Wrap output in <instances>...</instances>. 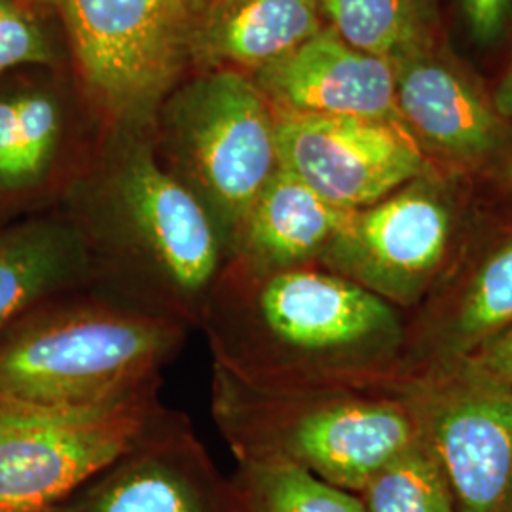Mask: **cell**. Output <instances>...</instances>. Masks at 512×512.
<instances>
[{
    "label": "cell",
    "instance_id": "cell-21",
    "mask_svg": "<svg viewBox=\"0 0 512 512\" xmlns=\"http://www.w3.org/2000/svg\"><path fill=\"white\" fill-rule=\"evenodd\" d=\"M18 192L46 183L55 171L61 145V118L54 101L40 93L16 97Z\"/></svg>",
    "mask_w": 512,
    "mask_h": 512
},
{
    "label": "cell",
    "instance_id": "cell-13",
    "mask_svg": "<svg viewBox=\"0 0 512 512\" xmlns=\"http://www.w3.org/2000/svg\"><path fill=\"white\" fill-rule=\"evenodd\" d=\"M351 213L279 165L251 205L228 260L262 274L317 266Z\"/></svg>",
    "mask_w": 512,
    "mask_h": 512
},
{
    "label": "cell",
    "instance_id": "cell-6",
    "mask_svg": "<svg viewBox=\"0 0 512 512\" xmlns=\"http://www.w3.org/2000/svg\"><path fill=\"white\" fill-rule=\"evenodd\" d=\"M160 384L84 406L0 397V512H50L162 416Z\"/></svg>",
    "mask_w": 512,
    "mask_h": 512
},
{
    "label": "cell",
    "instance_id": "cell-23",
    "mask_svg": "<svg viewBox=\"0 0 512 512\" xmlns=\"http://www.w3.org/2000/svg\"><path fill=\"white\" fill-rule=\"evenodd\" d=\"M467 359V378L512 389V325L476 344Z\"/></svg>",
    "mask_w": 512,
    "mask_h": 512
},
{
    "label": "cell",
    "instance_id": "cell-20",
    "mask_svg": "<svg viewBox=\"0 0 512 512\" xmlns=\"http://www.w3.org/2000/svg\"><path fill=\"white\" fill-rule=\"evenodd\" d=\"M512 325V241L490 256L461 300L454 336L461 349Z\"/></svg>",
    "mask_w": 512,
    "mask_h": 512
},
{
    "label": "cell",
    "instance_id": "cell-1",
    "mask_svg": "<svg viewBox=\"0 0 512 512\" xmlns=\"http://www.w3.org/2000/svg\"><path fill=\"white\" fill-rule=\"evenodd\" d=\"M135 133L78 188L69 217L92 258L93 287L200 329L228 251L198 196Z\"/></svg>",
    "mask_w": 512,
    "mask_h": 512
},
{
    "label": "cell",
    "instance_id": "cell-19",
    "mask_svg": "<svg viewBox=\"0 0 512 512\" xmlns=\"http://www.w3.org/2000/svg\"><path fill=\"white\" fill-rule=\"evenodd\" d=\"M361 494L366 512H456L444 475L420 440L372 476Z\"/></svg>",
    "mask_w": 512,
    "mask_h": 512
},
{
    "label": "cell",
    "instance_id": "cell-11",
    "mask_svg": "<svg viewBox=\"0 0 512 512\" xmlns=\"http://www.w3.org/2000/svg\"><path fill=\"white\" fill-rule=\"evenodd\" d=\"M425 444L456 512L512 511V389L465 380L429 412Z\"/></svg>",
    "mask_w": 512,
    "mask_h": 512
},
{
    "label": "cell",
    "instance_id": "cell-12",
    "mask_svg": "<svg viewBox=\"0 0 512 512\" xmlns=\"http://www.w3.org/2000/svg\"><path fill=\"white\" fill-rule=\"evenodd\" d=\"M255 84L277 109L403 126L393 63L353 48L330 27L260 69Z\"/></svg>",
    "mask_w": 512,
    "mask_h": 512
},
{
    "label": "cell",
    "instance_id": "cell-3",
    "mask_svg": "<svg viewBox=\"0 0 512 512\" xmlns=\"http://www.w3.org/2000/svg\"><path fill=\"white\" fill-rule=\"evenodd\" d=\"M188 330L97 287L61 294L0 332V397L57 406L124 397L162 382Z\"/></svg>",
    "mask_w": 512,
    "mask_h": 512
},
{
    "label": "cell",
    "instance_id": "cell-17",
    "mask_svg": "<svg viewBox=\"0 0 512 512\" xmlns=\"http://www.w3.org/2000/svg\"><path fill=\"white\" fill-rule=\"evenodd\" d=\"M321 14L353 48L389 59L427 48L429 0H319Z\"/></svg>",
    "mask_w": 512,
    "mask_h": 512
},
{
    "label": "cell",
    "instance_id": "cell-8",
    "mask_svg": "<svg viewBox=\"0 0 512 512\" xmlns=\"http://www.w3.org/2000/svg\"><path fill=\"white\" fill-rule=\"evenodd\" d=\"M272 109L279 165L336 207L365 209L425 173V160L403 126Z\"/></svg>",
    "mask_w": 512,
    "mask_h": 512
},
{
    "label": "cell",
    "instance_id": "cell-16",
    "mask_svg": "<svg viewBox=\"0 0 512 512\" xmlns=\"http://www.w3.org/2000/svg\"><path fill=\"white\" fill-rule=\"evenodd\" d=\"M323 29L319 0H209L194 59L258 73Z\"/></svg>",
    "mask_w": 512,
    "mask_h": 512
},
{
    "label": "cell",
    "instance_id": "cell-26",
    "mask_svg": "<svg viewBox=\"0 0 512 512\" xmlns=\"http://www.w3.org/2000/svg\"><path fill=\"white\" fill-rule=\"evenodd\" d=\"M495 109L503 116L512 118V65L495 95Z\"/></svg>",
    "mask_w": 512,
    "mask_h": 512
},
{
    "label": "cell",
    "instance_id": "cell-22",
    "mask_svg": "<svg viewBox=\"0 0 512 512\" xmlns=\"http://www.w3.org/2000/svg\"><path fill=\"white\" fill-rule=\"evenodd\" d=\"M54 55L35 19L12 0H0V73L19 65H46Z\"/></svg>",
    "mask_w": 512,
    "mask_h": 512
},
{
    "label": "cell",
    "instance_id": "cell-4",
    "mask_svg": "<svg viewBox=\"0 0 512 512\" xmlns=\"http://www.w3.org/2000/svg\"><path fill=\"white\" fill-rule=\"evenodd\" d=\"M211 414L239 461L289 459L348 492L416 442L399 404L245 384L213 365Z\"/></svg>",
    "mask_w": 512,
    "mask_h": 512
},
{
    "label": "cell",
    "instance_id": "cell-9",
    "mask_svg": "<svg viewBox=\"0 0 512 512\" xmlns=\"http://www.w3.org/2000/svg\"><path fill=\"white\" fill-rule=\"evenodd\" d=\"M50 512H249L183 414L165 408L139 440Z\"/></svg>",
    "mask_w": 512,
    "mask_h": 512
},
{
    "label": "cell",
    "instance_id": "cell-25",
    "mask_svg": "<svg viewBox=\"0 0 512 512\" xmlns=\"http://www.w3.org/2000/svg\"><path fill=\"white\" fill-rule=\"evenodd\" d=\"M512 0H463V8L478 40L497 37L511 12Z\"/></svg>",
    "mask_w": 512,
    "mask_h": 512
},
{
    "label": "cell",
    "instance_id": "cell-7",
    "mask_svg": "<svg viewBox=\"0 0 512 512\" xmlns=\"http://www.w3.org/2000/svg\"><path fill=\"white\" fill-rule=\"evenodd\" d=\"M165 165L203 203L230 258L251 205L279 167L270 101L238 71L200 78L169 114Z\"/></svg>",
    "mask_w": 512,
    "mask_h": 512
},
{
    "label": "cell",
    "instance_id": "cell-15",
    "mask_svg": "<svg viewBox=\"0 0 512 512\" xmlns=\"http://www.w3.org/2000/svg\"><path fill=\"white\" fill-rule=\"evenodd\" d=\"M93 287L92 258L71 217L0 226V332L40 304Z\"/></svg>",
    "mask_w": 512,
    "mask_h": 512
},
{
    "label": "cell",
    "instance_id": "cell-24",
    "mask_svg": "<svg viewBox=\"0 0 512 512\" xmlns=\"http://www.w3.org/2000/svg\"><path fill=\"white\" fill-rule=\"evenodd\" d=\"M16 99H0V194H16Z\"/></svg>",
    "mask_w": 512,
    "mask_h": 512
},
{
    "label": "cell",
    "instance_id": "cell-10",
    "mask_svg": "<svg viewBox=\"0 0 512 512\" xmlns=\"http://www.w3.org/2000/svg\"><path fill=\"white\" fill-rule=\"evenodd\" d=\"M448 238L446 203L431 188L416 184L353 211L317 266L348 277L389 304H410L437 272Z\"/></svg>",
    "mask_w": 512,
    "mask_h": 512
},
{
    "label": "cell",
    "instance_id": "cell-18",
    "mask_svg": "<svg viewBox=\"0 0 512 512\" xmlns=\"http://www.w3.org/2000/svg\"><path fill=\"white\" fill-rule=\"evenodd\" d=\"M236 486L249 512H366L363 499L289 459H245Z\"/></svg>",
    "mask_w": 512,
    "mask_h": 512
},
{
    "label": "cell",
    "instance_id": "cell-14",
    "mask_svg": "<svg viewBox=\"0 0 512 512\" xmlns=\"http://www.w3.org/2000/svg\"><path fill=\"white\" fill-rule=\"evenodd\" d=\"M403 122L431 147L461 160L482 158L499 139L494 109L463 74L427 48L393 61Z\"/></svg>",
    "mask_w": 512,
    "mask_h": 512
},
{
    "label": "cell",
    "instance_id": "cell-27",
    "mask_svg": "<svg viewBox=\"0 0 512 512\" xmlns=\"http://www.w3.org/2000/svg\"><path fill=\"white\" fill-rule=\"evenodd\" d=\"M505 179H507V183L512 188V156L511 160H509V164H507V169H505Z\"/></svg>",
    "mask_w": 512,
    "mask_h": 512
},
{
    "label": "cell",
    "instance_id": "cell-5",
    "mask_svg": "<svg viewBox=\"0 0 512 512\" xmlns=\"http://www.w3.org/2000/svg\"><path fill=\"white\" fill-rule=\"evenodd\" d=\"M95 103L145 128L186 65L209 0H52Z\"/></svg>",
    "mask_w": 512,
    "mask_h": 512
},
{
    "label": "cell",
    "instance_id": "cell-2",
    "mask_svg": "<svg viewBox=\"0 0 512 512\" xmlns=\"http://www.w3.org/2000/svg\"><path fill=\"white\" fill-rule=\"evenodd\" d=\"M200 329L213 365L291 389L365 370L397 340L399 319L382 296L323 266L262 274L228 260Z\"/></svg>",
    "mask_w": 512,
    "mask_h": 512
}]
</instances>
